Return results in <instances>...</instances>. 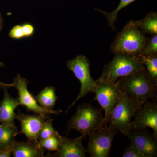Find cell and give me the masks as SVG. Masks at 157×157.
Listing matches in <instances>:
<instances>
[{
    "label": "cell",
    "instance_id": "obj_1",
    "mask_svg": "<svg viewBox=\"0 0 157 157\" xmlns=\"http://www.w3.org/2000/svg\"><path fill=\"white\" fill-rule=\"evenodd\" d=\"M115 83L124 95L140 104H143L148 99L157 98V82L145 67L132 75L121 77Z\"/></svg>",
    "mask_w": 157,
    "mask_h": 157
},
{
    "label": "cell",
    "instance_id": "obj_2",
    "mask_svg": "<svg viewBox=\"0 0 157 157\" xmlns=\"http://www.w3.org/2000/svg\"><path fill=\"white\" fill-rule=\"evenodd\" d=\"M103 110L102 108L93 107L90 103L79 105L75 114L68 121L66 132L67 135L72 129L78 131L85 138L91 135L103 126Z\"/></svg>",
    "mask_w": 157,
    "mask_h": 157
},
{
    "label": "cell",
    "instance_id": "obj_3",
    "mask_svg": "<svg viewBox=\"0 0 157 157\" xmlns=\"http://www.w3.org/2000/svg\"><path fill=\"white\" fill-rule=\"evenodd\" d=\"M147 39L131 20L117 34L110 46L113 53L138 55L146 45Z\"/></svg>",
    "mask_w": 157,
    "mask_h": 157
},
{
    "label": "cell",
    "instance_id": "obj_4",
    "mask_svg": "<svg viewBox=\"0 0 157 157\" xmlns=\"http://www.w3.org/2000/svg\"><path fill=\"white\" fill-rule=\"evenodd\" d=\"M145 67L141 56L117 53L111 62L104 66L101 80L115 82L119 77L132 75Z\"/></svg>",
    "mask_w": 157,
    "mask_h": 157
},
{
    "label": "cell",
    "instance_id": "obj_5",
    "mask_svg": "<svg viewBox=\"0 0 157 157\" xmlns=\"http://www.w3.org/2000/svg\"><path fill=\"white\" fill-rule=\"evenodd\" d=\"M90 62L86 56L79 55L75 58L67 62V67L71 70L81 83L80 92L77 98L69 106L66 113L73 107L76 102L84 98L90 93H94L97 85V80H94L90 73Z\"/></svg>",
    "mask_w": 157,
    "mask_h": 157
},
{
    "label": "cell",
    "instance_id": "obj_6",
    "mask_svg": "<svg viewBox=\"0 0 157 157\" xmlns=\"http://www.w3.org/2000/svg\"><path fill=\"white\" fill-rule=\"evenodd\" d=\"M95 96L93 101H98L105 111L103 126L110 122L111 114L116 105L123 94L118 88L115 82L107 80H97Z\"/></svg>",
    "mask_w": 157,
    "mask_h": 157
},
{
    "label": "cell",
    "instance_id": "obj_7",
    "mask_svg": "<svg viewBox=\"0 0 157 157\" xmlns=\"http://www.w3.org/2000/svg\"><path fill=\"white\" fill-rule=\"evenodd\" d=\"M142 105L123 94L113 110L110 123L126 135L131 129L132 118L135 113Z\"/></svg>",
    "mask_w": 157,
    "mask_h": 157
},
{
    "label": "cell",
    "instance_id": "obj_8",
    "mask_svg": "<svg viewBox=\"0 0 157 157\" xmlns=\"http://www.w3.org/2000/svg\"><path fill=\"white\" fill-rule=\"evenodd\" d=\"M118 131L112 124L104 125L89 136L87 152L90 157H108Z\"/></svg>",
    "mask_w": 157,
    "mask_h": 157
},
{
    "label": "cell",
    "instance_id": "obj_9",
    "mask_svg": "<svg viewBox=\"0 0 157 157\" xmlns=\"http://www.w3.org/2000/svg\"><path fill=\"white\" fill-rule=\"evenodd\" d=\"M29 81L26 78L21 76L19 74L14 78V87L18 91V104L23 105L27 108V111L33 112L36 114L43 117L45 119L51 114L59 115L61 113L60 109L53 110L43 108L38 104L35 96L32 94L28 89Z\"/></svg>",
    "mask_w": 157,
    "mask_h": 157
},
{
    "label": "cell",
    "instance_id": "obj_10",
    "mask_svg": "<svg viewBox=\"0 0 157 157\" xmlns=\"http://www.w3.org/2000/svg\"><path fill=\"white\" fill-rule=\"evenodd\" d=\"M131 145L137 149L144 157L157 156V138L150 133L146 128H131L125 135Z\"/></svg>",
    "mask_w": 157,
    "mask_h": 157
},
{
    "label": "cell",
    "instance_id": "obj_11",
    "mask_svg": "<svg viewBox=\"0 0 157 157\" xmlns=\"http://www.w3.org/2000/svg\"><path fill=\"white\" fill-rule=\"evenodd\" d=\"M132 121L131 128L140 129L147 127L153 130V135L157 138V98L151 102L146 101L139 108Z\"/></svg>",
    "mask_w": 157,
    "mask_h": 157
},
{
    "label": "cell",
    "instance_id": "obj_12",
    "mask_svg": "<svg viewBox=\"0 0 157 157\" xmlns=\"http://www.w3.org/2000/svg\"><path fill=\"white\" fill-rule=\"evenodd\" d=\"M15 119L20 123L21 131L17 133L24 134L27 138L28 141L39 144L38 136L45 120L38 114H26L18 109L15 115Z\"/></svg>",
    "mask_w": 157,
    "mask_h": 157
},
{
    "label": "cell",
    "instance_id": "obj_13",
    "mask_svg": "<svg viewBox=\"0 0 157 157\" xmlns=\"http://www.w3.org/2000/svg\"><path fill=\"white\" fill-rule=\"evenodd\" d=\"M56 136L59 140L58 150L54 154L47 155L55 157H85L87 150L82 144V140L85 138L83 135L75 138H69L62 136L56 132ZM49 156H48L49 157Z\"/></svg>",
    "mask_w": 157,
    "mask_h": 157
},
{
    "label": "cell",
    "instance_id": "obj_14",
    "mask_svg": "<svg viewBox=\"0 0 157 157\" xmlns=\"http://www.w3.org/2000/svg\"><path fill=\"white\" fill-rule=\"evenodd\" d=\"M8 88H2L4 94L0 104V123L14 126L16 115L14 111L19 106L18 98L11 97L7 90Z\"/></svg>",
    "mask_w": 157,
    "mask_h": 157
},
{
    "label": "cell",
    "instance_id": "obj_15",
    "mask_svg": "<svg viewBox=\"0 0 157 157\" xmlns=\"http://www.w3.org/2000/svg\"><path fill=\"white\" fill-rule=\"evenodd\" d=\"M11 155L14 157H43L45 150L39 144L27 141H14L10 149Z\"/></svg>",
    "mask_w": 157,
    "mask_h": 157
},
{
    "label": "cell",
    "instance_id": "obj_16",
    "mask_svg": "<svg viewBox=\"0 0 157 157\" xmlns=\"http://www.w3.org/2000/svg\"><path fill=\"white\" fill-rule=\"evenodd\" d=\"M17 133L18 129L15 125L0 123V151H10Z\"/></svg>",
    "mask_w": 157,
    "mask_h": 157
},
{
    "label": "cell",
    "instance_id": "obj_17",
    "mask_svg": "<svg viewBox=\"0 0 157 157\" xmlns=\"http://www.w3.org/2000/svg\"><path fill=\"white\" fill-rule=\"evenodd\" d=\"M35 98L41 107L49 109H53L58 99L55 88L53 86L45 87Z\"/></svg>",
    "mask_w": 157,
    "mask_h": 157
},
{
    "label": "cell",
    "instance_id": "obj_18",
    "mask_svg": "<svg viewBox=\"0 0 157 157\" xmlns=\"http://www.w3.org/2000/svg\"><path fill=\"white\" fill-rule=\"evenodd\" d=\"M135 24L143 33L157 34V12L151 11L142 19L135 21Z\"/></svg>",
    "mask_w": 157,
    "mask_h": 157
},
{
    "label": "cell",
    "instance_id": "obj_19",
    "mask_svg": "<svg viewBox=\"0 0 157 157\" xmlns=\"http://www.w3.org/2000/svg\"><path fill=\"white\" fill-rule=\"evenodd\" d=\"M135 1V0H120V2L117 8L114 11L111 12H106V11H102L99 9H96L95 10L104 14L108 21L109 26L113 30L115 31L114 23L117 20L119 11Z\"/></svg>",
    "mask_w": 157,
    "mask_h": 157
},
{
    "label": "cell",
    "instance_id": "obj_20",
    "mask_svg": "<svg viewBox=\"0 0 157 157\" xmlns=\"http://www.w3.org/2000/svg\"><path fill=\"white\" fill-rule=\"evenodd\" d=\"M141 56L144 67L151 76L157 82V54Z\"/></svg>",
    "mask_w": 157,
    "mask_h": 157
},
{
    "label": "cell",
    "instance_id": "obj_21",
    "mask_svg": "<svg viewBox=\"0 0 157 157\" xmlns=\"http://www.w3.org/2000/svg\"><path fill=\"white\" fill-rule=\"evenodd\" d=\"M45 120L39 133L38 136L39 141L56 135L57 131L54 130L52 126L53 119L49 117Z\"/></svg>",
    "mask_w": 157,
    "mask_h": 157
},
{
    "label": "cell",
    "instance_id": "obj_22",
    "mask_svg": "<svg viewBox=\"0 0 157 157\" xmlns=\"http://www.w3.org/2000/svg\"><path fill=\"white\" fill-rule=\"evenodd\" d=\"M157 54V34L147 39V42L139 55L142 56Z\"/></svg>",
    "mask_w": 157,
    "mask_h": 157
},
{
    "label": "cell",
    "instance_id": "obj_23",
    "mask_svg": "<svg viewBox=\"0 0 157 157\" xmlns=\"http://www.w3.org/2000/svg\"><path fill=\"white\" fill-rule=\"evenodd\" d=\"M59 144V140L56 135L39 141V145L41 148L48 150L49 151H57Z\"/></svg>",
    "mask_w": 157,
    "mask_h": 157
},
{
    "label": "cell",
    "instance_id": "obj_24",
    "mask_svg": "<svg viewBox=\"0 0 157 157\" xmlns=\"http://www.w3.org/2000/svg\"><path fill=\"white\" fill-rule=\"evenodd\" d=\"M123 157H144L137 149L130 145L127 147L122 155Z\"/></svg>",
    "mask_w": 157,
    "mask_h": 157
},
{
    "label": "cell",
    "instance_id": "obj_25",
    "mask_svg": "<svg viewBox=\"0 0 157 157\" xmlns=\"http://www.w3.org/2000/svg\"><path fill=\"white\" fill-rule=\"evenodd\" d=\"M9 36L14 39H20L24 36L22 26L17 25L14 26L10 31L9 34Z\"/></svg>",
    "mask_w": 157,
    "mask_h": 157
},
{
    "label": "cell",
    "instance_id": "obj_26",
    "mask_svg": "<svg viewBox=\"0 0 157 157\" xmlns=\"http://www.w3.org/2000/svg\"><path fill=\"white\" fill-rule=\"evenodd\" d=\"M21 26L25 36H30L33 33L34 28L31 25L26 24Z\"/></svg>",
    "mask_w": 157,
    "mask_h": 157
},
{
    "label": "cell",
    "instance_id": "obj_27",
    "mask_svg": "<svg viewBox=\"0 0 157 157\" xmlns=\"http://www.w3.org/2000/svg\"><path fill=\"white\" fill-rule=\"evenodd\" d=\"M11 155L10 151H0V157H10Z\"/></svg>",
    "mask_w": 157,
    "mask_h": 157
},
{
    "label": "cell",
    "instance_id": "obj_28",
    "mask_svg": "<svg viewBox=\"0 0 157 157\" xmlns=\"http://www.w3.org/2000/svg\"><path fill=\"white\" fill-rule=\"evenodd\" d=\"M4 87H7L8 88L14 87V84H6V83H3L0 81V90L1 88H2Z\"/></svg>",
    "mask_w": 157,
    "mask_h": 157
},
{
    "label": "cell",
    "instance_id": "obj_29",
    "mask_svg": "<svg viewBox=\"0 0 157 157\" xmlns=\"http://www.w3.org/2000/svg\"><path fill=\"white\" fill-rule=\"evenodd\" d=\"M3 19L2 15L0 12V32L3 28Z\"/></svg>",
    "mask_w": 157,
    "mask_h": 157
},
{
    "label": "cell",
    "instance_id": "obj_30",
    "mask_svg": "<svg viewBox=\"0 0 157 157\" xmlns=\"http://www.w3.org/2000/svg\"><path fill=\"white\" fill-rule=\"evenodd\" d=\"M0 104H1V101H0Z\"/></svg>",
    "mask_w": 157,
    "mask_h": 157
}]
</instances>
